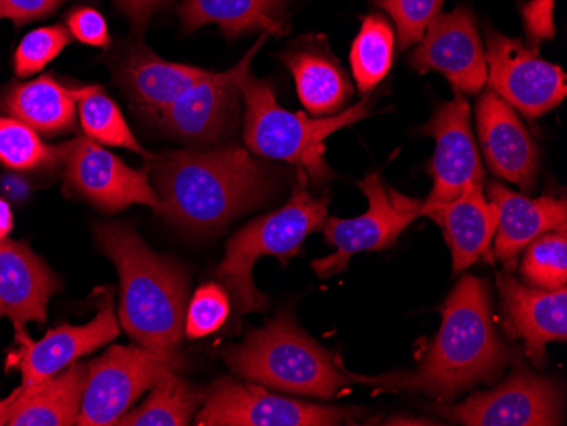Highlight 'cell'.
<instances>
[{"mask_svg":"<svg viewBox=\"0 0 567 426\" xmlns=\"http://www.w3.org/2000/svg\"><path fill=\"white\" fill-rule=\"evenodd\" d=\"M157 215L193 233L223 230L279 190L280 175L237 145L148 155Z\"/></svg>","mask_w":567,"mask_h":426,"instance_id":"obj_1","label":"cell"},{"mask_svg":"<svg viewBox=\"0 0 567 426\" xmlns=\"http://www.w3.org/2000/svg\"><path fill=\"white\" fill-rule=\"evenodd\" d=\"M441 313V330L416 371L381 375L347 371L352 383L378 389L422 393L447 403L480 384L498 381L513 361V350L496 333L492 288L487 279L464 273Z\"/></svg>","mask_w":567,"mask_h":426,"instance_id":"obj_2","label":"cell"},{"mask_svg":"<svg viewBox=\"0 0 567 426\" xmlns=\"http://www.w3.org/2000/svg\"><path fill=\"white\" fill-rule=\"evenodd\" d=\"M95 241L120 273V320L136 345L181 367L189 276L168 257L152 252L123 222L95 225Z\"/></svg>","mask_w":567,"mask_h":426,"instance_id":"obj_3","label":"cell"},{"mask_svg":"<svg viewBox=\"0 0 567 426\" xmlns=\"http://www.w3.org/2000/svg\"><path fill=\"white\" fill-rule=\"evenodd\" d=\"M223 361L231 372L267 389L292 396L333 399L352 380L342 362L296 323L291 313H280L244 342L226 346Z\"/></svg>","mask_w":567,"mask_h":426,"instance_id":"obj_4","label":"cell"},{"mask_svg":"<svg viewBox=\"0 0 567 426\" xmlns=\"http://www.w3.org/2000/svg\"><path fill=\"white\" fill-rule=\"evenodd\" d=\"M245 104L244 139L248 152L266 160L286 162L306 172L315 184L330 179L333 172L324 160L328 136L369 116V98L343 113L327 117H309L292 113L277 103L272 84L247 72L241 77Z\"/></svg>","mask_w":567,"mask_h":426,"instance_id":"obj_5","label":"cell"},{"mask_svg":"<svg viewBox=\"0 0 567 426\" xmlns=\"http://www.w3.org/2000/svg\"><path fill=\"white\" fill-rule=\"evenodd\" d=\"M328 205L330 196H311L306 172L298 170L291 199L282 208L254 219L229 238L225 259L215 276L234 301L238 314L264 311L269 306V299L251 278L255 262L269 256L282 262L295 257L306 237L323 228Z\"/></svg>","mask_w":567,"mask_h":426,"instance_id":"obj_6","label":"cell"},{"mask_svg":"<svg viewBox=\"0 0 567 426\" xmlns=\"http://www.w3.org/2000/svg\"><path fill=\"white\" fill-rule=\"evenodd\" d=\"M359 189L369 200L364 215L324 219V240L333 245L334 252L311 262V269L320 279L342 273L355 253L381 252L393 247L411 222L423 216V200L391 189L379 174H369L360 180Z\"/></svg>","mask_w":567,"mask_h":426,"instance_id":"obj_7","label":"cell"},{"mask_svg":"<svg viewBox=\"0 0 567 426\" xmlns=\"http://www.w3.org/2000/svg\"><path fill=\"white\" fill-rule=\"evenodd\" d=\"M365 408H334L277 396L254 383L221 380L194 416L199 426H337L368 418Z\"/></svg>","mask_w":567,"mask_h":426,"instance_id":"obj_8","label":"cell"},{"mask_svg":"<svg viewBox=\"0 0 567 426\" xmlns=\"http://www.w3.org/2000/svg\"><path fill=\"white\" fill-rule=\"evenodd\" d=\"M430 412L467 426H556L564 422V397L556 380L518 365L495 389Z\"/></svg>","mask_w":567,"mask_h":426,"instance_id":"obj_9","label":"cell"},{"mask_svg":"<svg viewBox=\"0 0 567 426\" xmlns=\"http://www.w3.org/2000/svg\"><path fill=\"white\" fill-rule=\"evenodd\" d=\"M269 33H260L259 41L245 53L244 59L226 72H212L197 79L162 114L161 123L168 135L194 146H213L221 142L237 126L240 113V84L250 72L254 56L260 52Z\"/></svg>","mask_w":567,"mask_h":426,"instance_id":"obj_10","label":"cell"},{"mask_svg":"<svg viewBox=\"0 0 567 426\" xmlns=\"http://www.w3.org/2000/svg\"><path fill=\"white\" fill-rule=\"evenodd\" d=\"M487 82L496 95L528 120L556 110L567 95L566 73L535 48L486 27Z\"/></svg>","mask_w":567,"mask_h":426,"instance_id":"obj_11","label":"cell"},{"mask_svg":"<svg viewBox=\"0 0 567 426\" xmlns=\"http://www.w3.org/2000/svg\"><path fill=\"white\" fill-rule=\"evenodd\" d=\"M63 183L70 193L106 212L142 205L157 209L158 197L150 183L148 168L136 170L123 158L84 138L59 145Z\"/></svg>","mask_w":567,"mask_h":426,"instance_id":"obj_12","label":"cell"},{"mask_svg":"<svg viewBox=\"0 0 567 426\" xmlns=\"http://www.w3.org/2000/svg\"><path fill=\"white\" fill-rule=\"evenodd\" d=\"M171 362L140 345H114L106 354L87 364L82 394V426L116 425L135 401L150 391L168 371H177Z\"/></svg>","mask_w":567,"mask_h":426,"instance_id":"obj_13","label":"cell"},{"mask_svg":"<svg viewBox=\"0 0 567 426\" xmlns=\"http://www.w3.org/2000/svg\"><path fill=\"white\" fill-rule=\"evenodd\" d=\"M419 43L411 53V69L442 73L461 94L483 91L487 82L486 52L470 6L436 15Z\"/></svg>","mask_w":567,"mask_h":426,"instance_id":"obj_14","label":"cell"},{"mask_svg":"<svg viewBox=\"0 0 567 426\" xmlns=\"http://www.w3.org/2000/svg\"><path fill=\"white\" fill-rule=\"evenodd\" d=\"M117 335L120 326L110 294L89 323L62 324L41 340H31L25 326L16 329V349L9 354V365H16L21 372L22 387L37 386L84 355L113 342Z\"/></svg>","mask_w":567,"mask_h":426,"instance_id":"obj_15","label":"cell"},{"mask_svg":"<svg viewBox=\"0 0 567 426\" xmlns=\"http://www.w3.org/2000/svg\"><path fill=\"white\" fill-rule=\"evenodd\" d=\"M435 142V154L426 172L433 180L425 202H447L474 184H484L480 149L471 128V107L462 94L451 103L441 104L432 120L420 129Z\"/></svg>","mask_w":567,"mask_h":426,"instance_id":"obj_16","label":"cell"},{"mask_svg":"<svg viewBox=\"0 0 567 426\" xmlns=\"http://www.w3.org/2000/svg\"><path fill=\"white\" fill-rule=\"evenodd\" d=\"M506 335L522 340L532 364H547V345L567 340V289L535 288L513 278L509 272L496 276Z\"/></svg>","mask_w":567,"mask_h":426,"instance_id":"obj_17","label":"cell"},{"mask_svg":"<svg viewBox=\"0 0 567 426\" xmlns=\"http://www.w3.org/2000/svg\"><path fill=\"white\" fill-rule=\"evenodd\" d=\"M476 120L489 170L524 190L534 189L538 148L517 111L495 92L487 91L477 101Z\"/></svg>","mask_w":567,"mask_h":426,"instance_id":"obj_18","label":"cell"},{"mask_svg":"<svg viewBox=\"0 0 567 426\" xmlns=\"http://www.w3.org/2000/svg\"><path fill=\"white\" fill-rule=\"evenodd\" d=\"M423 216L444 231L451 247L452 272L462 273L481 260L493 263L492 240L499 212L495 202L487 200L481 184L467 187L447 202H423Z\"/></svg>","mask_w":567,"mask_h":426,"instance_id":"obj_19","label":"cell"},{"mask_svg":"<svg viewBox=\"0 0 567 426\" xmlns=\"http://www.w3.org/2000/svg\"><path fill=\"white\" fill-rule=\"evenodd\" d=\"M59 291L62 282L30 245L0 240V320L8 318L14 329L47 323L48 303Z\"/></svg>","mask_w":567,"mask_h":426,"instance_id":"obj_20","label":"cell"},{"mask_svg":"<svg viewBox=\"0 0 567 426\" xmlns=\"http://www.w3.org/2000/svg\"><path fill=\"white\" fill-rule=\"evenodd\" d=\"M208 72L161 59L142 43L132 44L114 63L120 87L142 113L157 121L178 95Z\"/></svg>","mask_w":567,"mask_h":426,"instance_id":"obj_21","label":"cell"},{"mask_svg":"<svg viewBox=\"0 0 567 426\" xmlns=\"http://www.w3.org/2000/svg\"><path fill=\"white\" fill-rule=\"evenodd\" d=\"M487 199L498 208L495 256L509 270L517 267L527 245L547 231L567 230L566 199L553 196L528 199L502 183L487 184Z\"/></svg>","mask_w":567,"mask_h":426,"instance_id":"obj_22","label":"cell"},{"mask_svg":"<svg viewBox=\"0 0 567 426\" xmlns=\"http://www.w3.org/2000/svg\"><path fill=\"white\" fill-rule=\"evenodd\" d=\"M89 85L69 87L53 75L11 82L0 89V111L28 124L41 136H59L75 128L76 103Z\"/></svg>","mask_w":567,"mask_h":426,"instance_id":"obj_23","label":"cell"},{"mask_svg":"<svg viewBox=\"0 0 567 426\" xmlns=\"http://www.w3.org/2000/svg\"><path fill=\"white\" fill-rule=\"evenodd\" d=\"M87 365L73 362L37 386H19L9 426H72L79 423Z\"/></svg>","mask_w":567,"mask_h":426,"instance_id":"obj_24","label":"cell"},{"mask_svg":"<svg viewBox=\"0 0 567 426\" xmlns=\"http://www.w3.org/2000/svg\"><path fill=\"white\" fill-rule=\"evenodd\" d=\"M280 60L295 79L299 101L315 117L339 114L349 103L352 85L330 53L317 46H298Z\"/></svg>","mask_w":567,"mask_h":426,"instance_id":"obj_25","label":"cell"},{"mask_svg":"<svg viewBox=\"0 0 567 426\" xmlns=\"http://www.w3.org/2000/svg\"><path fill=\"white\" fill-rule=\"evenodd\" d=\"M286 0H184L178 8L181 27L196 31L218 24L226 40L251 31L284 34L282 9Z\"/></svg>","mask_w":567,"mask_h":426,"instance_id":"obj_26","label":"cell"},{"mask_svg":"<svg viewBox=\"0 0 567 426\" xmlns=\"http://www.w3.org/2000/svg\"><path fill=\"white\" fill-rule=\"evenodd\" d=\"M208 389L184 381L177 371H168L150 387L143 405L124 413L120 426H186L204 405Z\"/></svg>","mask_w":567,"mask_h":426,"instance_id":"obj_27","label":"cell"},{"mask_svg":"<svg viewBox=\"0 0 567 426\" xmlns=\"http://www.w3.org/2000/svg\"><path fill=\"white\" fill-rule=\"evenodd\" d=\"M394 59V33L382 15L364 18L350 50L353 79L362 94L368 95L390 73Z\"/></svg>","mask_w":567,"mask_h":426,"instance_id":"obj_28","label":"cell"},{"mask_svg":"<svg viewBox=\"0 0 567 426\" xmlns=\"http://www.w3.org/2000/svg\"><path fill=\"white\" fill-rule=\"evenodd\" d=\"M76 113L81 120L82 132L92 142L102 146L126 148L142 157H148L127 126L120 107L102 92L101 85H89L87 92L76 103Z\"/></svg>","mask_w":567,"mask_h":426,"instance_id":"obj_29","label":"cell"},{"mask_svg":"<svg viewBox=\"0 0 567 426\" xmlns=\"http://www.w3.org/2000/svg\"><path fill=\"white\" fill-rule=\"evenodd\" d=\"M0 164L16 172L51 170L60 165V148L22 121L0 116Z\"/></svg>","mask_w":567,"mask_h":426,"instance_id":"obj_30","label":"cell"},{"mask_svg":"<svg viewBox=\"0 0 567 426\" xmlns=\"http://www.w3.org/2000/svg\"><path fill=\"white\" fill-rule=\"evenodd\" d=\"M522 278L535 288H566L567 238L564 231H547L532 240L525 248Z\"/></svg>","mask_w":567,"mask_h":426,"instance_id":"obj_31","label":"cell"},{"mask_svg":"<svg viewBox=\"0 0 567 426\" xmlns=\"http://www.w3.org/2000/svg\"><path fill=\"white\" fill-rule=\"evenodd\" d=\"M72 34L63 24H51L30 31L22 37L12 56L16 77H33L47 69L72 43Z\"/></svg>","mask_w":567,"mask_h":426,"instance_id":"obj_32","label":"cell"},{"mask_svg":"<svg viewBox=\"0 0 567 426\" xmlns=\"http://www.w3.org/2000/svg\"><path fill=\"white\" fill-rule=\"evenodd\" d=\"M445 0H375L396 24L401 50L419 43L433 19L441 14Z\"/></svg>","mask_w":567,"mask_h":426,"instance_id":"obj_33","label":"cell"},{"mask_svg":"<svg viewBox=\"0 0 567 426\" xmlns=\"http://www.w3.org/2000/svg\"><path fill=\"white\" fill-rule=\"evenodd\" d=\"M229 294L221 284H204L193 295L186 313V335L204 339L221 329L228 320Z\"/></svg>","mask_w":567,"mask_h":426,"instance_id":"obj_34","label":"cell"},{"mask_svg":"<svg viewBox=\"0 0 567 426\" xmlns=\"http://www.w3.org/2000/svg\"><path fill=\"white\" fill-rule=\"evenodd\" d=\"M66 30L76 41L87 46L106 48L111 46V34L107 21L97 9L81 6L72 9L65 18Z\"/></svg>","mask_w":567,"mask_h":426,"instance_id":"obj_35","label":"cell"},{"mask_svg":"<svg viewBox=\"0 0 567 426\" xmlns=\"http://www.w3.org/2000/svg\"><path fill=\"white\" fill-rule=\"evenodd\" d=\"M69 0H0V21L8 19L16 28L50 18Z\"/></svg>","mask_w":567,"mask_h":426,"instance_id":"obj_36","label":"cell"},{"mask_svg":"<svg viewBox=\"0 0 567 426\" xmlns=\"http://www.w3.org/2000/svg\"><path fill=\"white\" fill-rule=\"evenodd\" d=\"M554 6L556 0H530L524 8L525 31L535 50L538 43L550 40L556 33L554 27Z\"/></svg>","mask_w":567,"mask_h":426,"instance_id":"obj_37","label":"cell"},{"mask_svg":"<svg viewBox=\"0 0 567 426\" xmlns=\"http://www.w3.org/2000/svg\"><path fill=\"white\" fill-rule=\"evenodd\" d=\"M116 8L132 22L136 33H143L152 21L153 14L161 11L172 0H113Z\"/></svg>","mask_w":567,"mask_h":426,"instance_id":"obj_38","label":"cell"},{"mask_svg":"<svg viewBox=\"0 0 567 426\" xmlns=\"http://www.w3.org/2000/svg\"><path fill=\"white\" fill-rule=\"evenodd\" d=\"M12 230H14V212L8 200L0 197V240L9 238Z\"/></svg>","mask_w":567,"mask_h":426,"instance_id":"obj_39","label":"cell"},{"mask_svg":"<svg viewBox=\"0 0 567 426\" xmlns=\"http://www.w3.org/2000/svg\"><path fill=\"white\" fill-rule=\"evenodd\" d=\"M382 425H436V423L429 422V419L413 418V416H393V418L385 419Z\"/></svg>","mask_w":567,"mask_h":426,"instance_id":"obj_40","label":"cell"},{"mask_svg":"<svg viewBox=\"0 0 567 426\" xmlns=\"http://www.w3.org/2000/svg\"><path fill=\"white\" fill-rule=\"evenodd\" d=\"M18 389L12 391L6 399L0 401V426L8 425L9 413H11L12 403H14L16 396H18Z\"/></svg>","mask_w":567,"mask_h":426,"instance_id":"obj_41","label":"cell"}]
</instances>
